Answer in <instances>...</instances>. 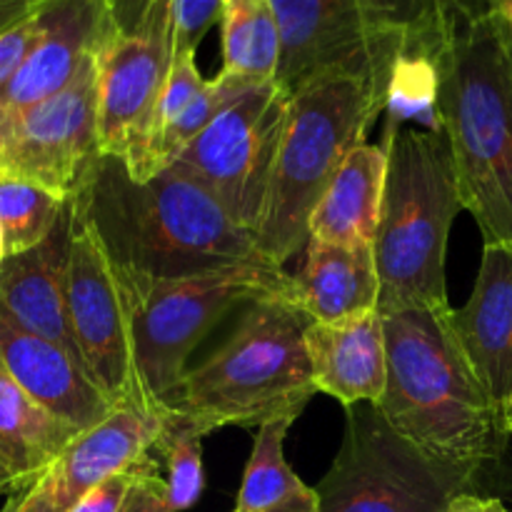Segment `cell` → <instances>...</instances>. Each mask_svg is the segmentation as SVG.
<instances>
[{
    "label": "cell",
    "instance_id": "1f68e13d",
    "mask_svg": "<svg viewBox=\"0 0 512 512\" xmlns=\"http://www.w3.org/2000/svg\"><path fill=\"white\" fill-rule=\"evenodd\" d=\"M130 468H133V465H130ZM130 468L120 470V473L110 475L103 483L95 485V488L90 490V493H85L68 512H120L130 485Z\"/></svg>",
    "mask_w": 512,
    "mask_h": 512
},
{
    "label": "cell",
    "instance_id": "8d00e7d4",
    "mask_svg": "<svg viewBox=\"0 0 512 512\" xmlns=\"http://www.w3.org/2000/svg\"><path fill=\"white\" fill-rule=\"evenodd\" d=\"M498 13L503 15V18H505V23H508V28L512 30V0H508V3H505L503 8H498Z\"/></svg>",
    "mask_w": 512,
    "mask_h": 512
},
{
    "label": "cell",
    "instance_id": "8fae6325",
    "mask_svg": "<svg viewBox=\"0 0 512 512\" xmlns=\"http://www.w3.org/2000/svg\"><path fill=\"white\" fill-rule=\"evenodd\" d=\"M100 158L98 53L73 83L0 125V170L70 200Z\"/></svg>",
    "mask_w": 512,
    "mask_h": 512
},
{
    "label": "cell",
    "instance_id": "d4e9b609",
    "mask_svg": "<svg viewBox=\"0 0 512 512\" xmlns=\"http://www.w3.org/2000/svg\"><path fill=\"white\" fill-rule=\"evenodd\" d=\"M68 200L43 185L0 170V235L5 258L43 243L63 218Z\"/></svg>",
    "mask_w": 512,
    "mask_h": 512
},
{
    "label": "cell",
    "instance_id": "60d3db41",
    "mask_svg": "<svg viewBox=\"0 0 512 512\" xmlns=\"http://www.w3.org/2000/svg\"><path fill=\"white\" fill-rule=\"evenodd\" d=\"M5 260V245H3V235H0V265H3Z\"/></svg>",
    "mask_w": 512,
    "mask_h": 512
},
{
    "label": "cell",
    "instance_id": "ab89813d",
    "mask_svg": "<svg viewBox=\"0 0 512 512\" xmlns=\"http://www.w3.org/2000/svg\"><path fill=\"white\" fill-rule=\"evenodd\" d=\"M3 495H10V490L8 485H5V480H0V498H3Z\"/></svg>",
    "mask_w": 512,
    "mask_h": 512
},
{
    "label": "cell",
    "instance_id": "3957f363",
    "mask_svg": "<svg viewBox=\"0 0 512 512\" xmlns=\"http://www.w3.org/2000/svg\"><path fill=\"white\" fill-rule=\"evenodd\" d=\"M73 200L103 243L125 298L175 280L268 263L253 235L175 165L135 180L123 160L100 155Z\"/></svg>",
    "mask_w": 512,
    "mask_h": 512
},
{
    "label": "cell",
    "instance_id": "e575fe53",
    "mask_svg": "<svg viewBox=\"0 0 512 512\" xmlns=\"http://www.w3.org/2000/svg\"><path fill=\"white\" fill-rule=\"evenodd\" d=\"M448 512H512L503 498H485V495H458L450 503Z\"/></svg>",
    "mask_w": 512,
    "mask_h": 512
},
{
    "label": "cell",
    "instance_id": "277c9868",
    "mask_svg": "<svg viewBox=\"0 0 512 512\" xmlns=\"http://www.w3.org/2000/svg\"><path fill=\"white\" fill-rule=\"evenodd\" d=\"M388 178L373 240L380 278L378 313L448 308L445 258L463 208L445 133L405 125L385 130Z\"/></svg>",
    "mask_w": 512,
    "mask_h": 512
},
{
    "label": "cell",
    "instance_id": "d6986e66",
    "mask_svg": "<svg viewBox=\"0 0 512 512\" xmlns=\"http://www.w3.org/2000/svg\"><path fill=\"white\" fill-rule=\"evenodd\" d=\"M288 303L313 323H338L378 313L380 278L373 248L308 240L298 273H290Z\"/></svg>",
    "mask_w": 512,
    "mask_h": 512
},
{
    "label": "cell",
    "instance_id": "f35d334b",
    "mask_svg": "<svg viewBox=\"0 0 512 512\" xmlns=\"http://www.w3.org/2000/svg\"><path fill=\"white\" fill-rule=\"evenodd\" d=\"M505 3H508V0H485V5H488V8H493V10L503 8Z\"/></svg>",
    "mask_w": 512,
    "mask_h": 512
},
{
    "label": "cell",
    "instance_id": "6da1fadb",
    "mask_svg": "<svg viewBox=\"0 0 512 512\" xmlns=\"http://www.w3.org/2000/svg\"><path fill=\"white\" fill-rule=\"evenodd\" d=\"M448 308L383 315L388 385L375 408L413 448L460 475L470 495H512L505 413L470 368Z\"/></svg>",
    "mask_w": 512,
    "mask_h": 512
},
{
    "label": "cell",
    "instance_id": "74e56055",
    "mask_svg": "<svg viewBox=\"0 0 512 512\" xmlns=\"http://www.w3.org/2000/svg\"><path fill=\"white\" fill-rule=\"evenodd\" d=\"M503 413H505V425H508V430H510V435H512V398L508 400V403H505Z\"/></svg>",
    "mask_w": 512,
    "mask_h": 512
},
{
    "label": "cell",
    "instance_id": "5b68a950",
    "mask_svg": "<svg viewBox=\"0 0 512 512\" xmlns=\"http://www.w3.org/2000/svg\"><path fill=\"white\" fill-rule=\"evenodd\" d=\"M310 323L288 300L250 303L228 343L183 375L168 408L193 415L208 433L295 423L318 393L305 345Z\"/></svg>",
    "mask_w": 512,
    "mask_h": 512
},
{
    "label": "cell",
    "instance_id": "d590c367",
    "mask_svg": "<svg viewBox=\"0 0 512 512\" xmlns=\"http://www.w3.org/2000/svg\"><path fill=\"white\" fill-rule=\"evenodd\" d=\"M273 512H318V495H315V490L310 488L308 493L288 500V503L280 505V508H275Z\"/></svg>",
    "mask_w": 512,
    "mask_h": 512
},
{
    "label": "cell",
    "instance_id": "5bb4252c",
    "mask_svg": "<svg viewBox=\"0 0 512 512\" xmlns=\"http://www.w3.org/2000/svg\"><path fill=\"white\" fill-rule=\"evenodd\" d=\"M43 18L35 48L0 85V125L73 83L85 60L100 53L118 30L108 0H53Z\"/></svg>",
    "mask_w": 512,
    "mask_h": 512
},
{
    "label": "cell",
    "instance_id": "ba28073f",
    "mask_svg": "<svg viewBox=\"0 0 512 512\" xmlns=\"http://www.w3.org/2000/svg\"><path fill=\"white\" fill-rule=\"evenodd\" d=\"M318 512H448L463 478L400 438L373 403L345 408L333 465L315 485Z\"/></svg>",
    "mask_w": 512,
    "mask_h": 512
},
{
    "label": "cell",
    "instance_id": "ac0fdd59",
    "mask_svg": "<svg viewBox=\"0 0 512 512\" xmlns=\"http://www.w3.org/2000/svg\"><path fill=\"white\" fill-rule=\"evenodd\" d=\"M313 383L345 408L378 405L388 385V345L380 313L338 323H310L305 330Z\"/></svg>",
    "mask_w": 512,
    "mask_h": 512
},
{
    "label": "cell",
    "instance_id": "44dd1931",
    "mask_svg": "<svg viewBox=\"0 0 512 512\" xmlns=\"http://www.w3.org/2000/svg\"><path fill=\"white\" fill-rule=\"evenodd\" d=\"M78 435L35 403L0 358V470L8 478L10 495L28 488Z\"/></svg>",
    "mask_w": 512,
    "mask_h": 512
},
{
    "label": "cell",
    "instance_id": "e0dca14e",
    "mask_svg": "<svg viewBox=\"0 0 512 512\" xmlns=\"http://www.w3.org/2000/svg\"><path fill=\"white\" fill-rule=\"evenodd\" d=\"M450 325L470 368L490 398L505 408L512 398V248L483 245L468 303L450 310Z\"/></svg>",
    "mask_w": 512,
    "mask_h": 512
},
{
    "label": "cell",
    "instance_id": "83f0119b",
    "mask_svg": "<svg viewBox=\"0 0 512 512\" xmlns=\"http://www.w3.org/2000/svg\"><path fill=\"white\" fill-rule=\"evenodd\" d=\"M205 85V78L200 75L198 65H195V50H175L173 65H170L168 83H165L163 95H160L158 110H155V123H153V143H150L148 163H145L143 180L153 178V153L158 148L160 138H163L165 130L180 118L185 108L190 105V100L198 95V90Z\"/></svg>",
    "mask_w": 512,
    "mask_h": 512
},
{
    "label": "cell",
    "instance_id": "30bf717a",
    "mask_svg": "<svg viewBox=\"0 0 512 512\" xmlns=\"http://www.w3.org/2000/svg\"><path fill=\"white\" fill-rule=\"evenodd\" d=\"M283 40L275 83L288 95L315 80L350 75L385 93L403 25L375 0H268Z\"/></svg>",
    "mask_w": 512,
    "mask_h": 512
},
{
    "label": "cell",
    "instance_id": "f1b7e54d",
    "mask_svg": "<svg viewBox=\"0 0 512 512\" xmlns=\"http://www.w3.org/2000/svg\"><path fill=\"white\" fill-rule=\"evenodd\" d=\"M153 448L140 455L130 468V485L120 512H178L170 500L168 480L160 475Z\"/></svg>",
    "mask_w": 512,
    "mask_h": 512
},
{
    "label": "cell",
    "instance_id": "f546056e",
    "mask_svg": "<svg viewBox=\"0 0 512 512\" xmlns=\"http://www.w3.org/2000/svg\"><path fill=\"white\" fill-rule=\"evenodd\" d=\"M225 0H173L175 50H198L215 20L223 15Z\"/></svg>",
    "mask_w": 512,
    "mask_h": 512
},
{
    "label": "cell",
    "instance_id": "4dcf8cb0",
    "mask_svg": "<svg viewBox=\"0 0 512 512\" xmlns=\"http://www.w3.org/2000/svg\"><path fill=\"white\" fill-rule=\"evenodd\" d=\"M43 13H38L35 18L25 20V23L0 33V85H5L15 73H18L23 60L28 58V53L35 48V43H38L45 25Z\"/></svg>",
    "mask_w": 512,
    "mask_h": 512
},
{
    "label": "cell",
    "instance_id": "484cf974",
    "mask_svg": "<svg viewBox=\"0 0 512 512\" xmlns=\"http://www.w3.org/2000/svg\"><path fill=\"white\" fill-rule=\"evenodd\" d=\"M210 435L193 415L165 405L163 425L153 443V453L165 460V480L170 500L178 512L193 508L205 488L203 470V438Z\"/></svg>",
    "mask_w": 512,
    "mask_h": 512
},
{
    "label": "cell",
    "instance_id": "603a6c76",
    "mask_svg": "<svg viewBox=\"0 0 512 512\" xmlns=\"http://www.w3.org/2000/svg\"><path fill=\"white\" fill-rule=\"evenodd\" d=\"M223 73L240 78H278L283 40L268 0H225L223 15Z\"/></svg>",
    "mask_w": 512,
    "mask_h": 512
},
{
    "label": "cell",
    "instance_id": "d6a6232c",
    "mask_svg": "<svg viewBox=\"0 0 512 512\" xmlns=\"http://www.w3.org/2000/svg\"><path fill=\"white\" fill-rule=\"evenodd\" d=\"M53 0H0V33L43 13Z\"/></svg>",
    "mask_w": 512,
    "mask_h": 512
},
{
    "label": "cell",
    "instance_id": "836d02e7",
    "mask_svg": "<svg viewBox=\"0 0 512 512\" xmlns=\"http://www.w3.org/2000/svg\"><path fill=\"white\" fill-rule=\"evenodd\" d=\"M375 3L393 23L403 25V28L420 23L430 10V0H375Z\"/></svg>",
    "mask_w": 512,
    "mask_h": 512
},
{
    "label": "cell",
    "instance_id": "cb8c5ba5",
    "mask_svg": "<svg viewBox=\"0 0 512 512\" xmlns=\"http://www.w3.org/2000/svg\"><path fill=\"white\" fill-rule=\"evenodd\" d=\"M290 425L288 420H278L258 428L233 512H273L310 490L285 460L283 445Z\"/></svg>",
    "mask_w": 512,
    "mask_h": 512
},
{
    "label": "cell",
    "instance_id": "b9f144b4",
    "mask_svg": "<svg viewBox=\"0 0 512 512\" xmlns=\"http://www.w3.org/2000/svg\"><path fill=\"white\" fill-rule=\"evenodd\" d=\"M0 480H5V485H8V490H10V483H8V478H5L3 470H0Z\"/></svg>",
    "mask_w": 512,
    "mask_h": 512
},
{
    "label": "cell",
    "instance_id": "52a82bcc",
    "mask_svg": "<svg viewBox=\"0 0 512 512\" xmlns=\"http://www.w3.org/2000/svg\"><path fill=\"white\" fill-rule=\"evenodd\" d=\"M290 278L278 265H238L125 298L135 373L145 400L155 408L170 405L188 373L185 363L205 335L238 305L288 300Z\"/></svg>",
    "mask_w": 512,
    "mask_h": 512
},
{
    "label": "cell",
    "instance_id": "7c38bea8",
    "mask_svg": "<svg viewBox=\"0 0 512 512\" xmlns=\"http://www.w3.org/2000/svg\"><path fill=\"white\" fill-rule=\"evenodd\" d=\"M73 200V198H70ZM68 320L85 370L110 403H145L135 373L125 290L93 225L73 200L68 255ZM155 408V405H153Z\"/></svg>",
    "mask_w": 512,
    "mask_h": 512
},
{
    "label": "cell",
    "instance_id": "9a60e30c",
    "mask_svg": "<svg viewBox=\"0 0 512 512\" xmlns=\"http://www.w3.org/2000/svg\"><path fill=\"white\" fill-rule=\"evenodd\" d=\"M0 358L20 388L50 415L78 433L98 428L115 413L88 370L60 345L20 328L0 308Z\"/></svg>",
    "mask_w": 512,
    "mask_h": 512
},
{
    "label": "cell",
    "instance_id": "2e32d148",
    "mask_svg": "<svg viewBox=\"0 0 512 512\" xmlns=\"http://www.w3.org/2000/svg\"><path fill=\"white\" fill-rule=\"evenodd\" d=\"M73 233V200L53 233L35 248L8 255L0 265V308L30 333L60 345L80 365L68 320V255ZM85 368V365H83Z\"/></svg>",
    "mask_w": 512,
    "mask_h": 512
},
{
    "label": "cell",
    "instance_id": "4fadbf2b",
    "mask_svg": "<svg viewBox=\"0 0 512 512\" xmlns=\"http://www.w3.org/2000/svg\"><path fill=\"white\" fill-rule=\"evenodd\" d=\"M165 405L125 403L98 428L80 433L33 483L10 495L0 512H68L110 475L153 448Z\"/></svg>",
    "mask_w": 512,
    "mask_h": 512
},
{
    "label": "cell",
    "instance_id": "ffe728a7",
    "mask_svg": "<svg viewBox=\"0 0 512 512\" xmlns=\"http://www.w3.org/2000/svg\"><path fill=\"white\" fill-rule=\"evenodd\" d=\"M388 178V148L363 140L350 150L310 215V240L373 248Z\"/></svg>",
    "mask_w": 512,
    "mask_h": 512
},
{
    "label": "cell",
    "instance_id": "7bdbcfd3",
    "mask_svg": "<svg viewBox=\"0 0 512 512\" xmlns=\"http://www.w3.org/2000/svg\"><path fill=\"white\" fill-rule=\"evenodd\" d=\"M108 3H110V8H115V3H118V0H108Z\"/></svg>",
    "mask_w": 512,
    "mask_h": 512
},
{
    "label": "cell",
    "instance_id": "7a4b0ae2",
    "mask_svg": "<svg viewBox=\"0 0 512 512\" xmlns=\"http://www.w3.org/2000/svg\"><path fill=\"white\" fill-rule=\"evenodd\" d=\"M425 38L463 208L512 248V30L485 0H430Z\"/></svg>",
    "mask_w": 512,
    "mask_h": 512
},
{
    "label": "cell",
    "instance_id": "4316f807",
    "mask_svg": "<svg viewBox=\"0 0 512 512\" xmlns=\"http://www.w3.org/2000/svg\"><path fill=\"white\" fill-rule=\"evenodd\" d=\"M255 83L260 80H250V78H240V75H230L220 70L213 80H205L203 88L198 90L193 100H190L188 108L180 113V118L170 125L168 130L160 138L158 148L153 153V165L150 170L160 173V170L170 168L175 163L180 153L228 108L233 100H238L245 90L253 88Z\"/></svg>",
    "mask_w": 512,
    "mask_h": 512
},
{
    "label": "cell",
    "instance_id": "8992f818",
    "mask_svg": "<svg viewBox=\"0 0 512 512\" xmlns=\"http://www.w3.org/2000/svg\"><path fill=\"white\" fill-rule=\"evenodd\" d=\"M385 113V93L350 75L315 80L290 95L288 125L278 150L263 218L253 240L270 265L285 268L305 250L310 215L330 180Z\"/></svg>",
    "mask_w": 512,
    "mask_h": 512
},
{
    "label": "cell",
    "instance_id": "7402d4cb",
    "mask_svg": "<svg viewBox=\"0 0 512 512\" xmlns=\"http://www.w3.org/2000/svg\"><path fill=\"white\" fill-rule=\"evenodd\" d=\"M440 78L425 38V18L408 25L403 33L393 70H390L388 88H385V130L415 128L443 133V120L438 108Z\"/></svg>",
    "mask_w": 512,
    "mask_h": 512
},
{
    "label": "cell",
    "instance_id": "9c48e42d",
    "mask_svg": "<svg viewBox=\"0 0 512 512\" xmlns=\"http://www.w3.org/2000/svg\"><path fill=\"white\" fill-rule=\"evenodd\" d=\"M290 95L275 80L255 83L228 105L183 153L175 168L198 180L230 218L255 235L288 125Z\"/></svg>",
    "mask_w": 512,
    "mask_h": 512
}]
</instances>
